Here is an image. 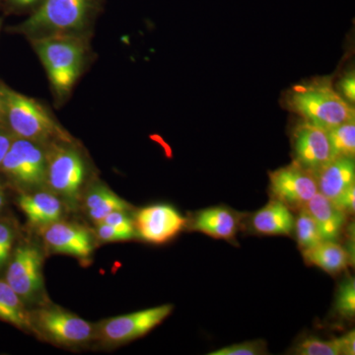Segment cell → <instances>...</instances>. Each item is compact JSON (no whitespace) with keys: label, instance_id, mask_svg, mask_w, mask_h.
Masks as SVG:
<instances>
[{"label":"cell","instance_id":"cell-1","mask_svg":"<svg viewBox=\"0 0 355 355\" xmlns=\"http://www.w3.org/2000/svg\"><path fill=\"white\" fill-rule=\"evenodd\" d=\"M282 105L303 121L326 130L355 119L354 106L338 92L331 77L295 84L282 97Z\"/></svg>","mask_w":355,"mask_h":355},{"label":"cell","instance_id":"cell-2","mask_svg":"<svg viewBox=\"0 0 355 355\" xmlns=\"http://www.w3.org/2000/svg\"><path fill=\"white\" fill-rule=\"evenodd\" d=\"M102 0H42L18 31L31 40L44 37L85 36L101 8Z\"/></svg>","mask_w":355,"mask_h":355},{"label":"cell","instance_id":"cell-3","mask_svg":"<svg viewBox=\"0 0 355 355\" xmlns=\"http://www.w3.org/2000/svg\"><path fill=\"white\" fill-rule=\"evenodd\" d=\"M33 48L43 64L51 88L58 100L69 97L88 58L85 36L44 37L31 40Z\"/></svg>","mask_w":355,"mask_h":355},{"label":"cell","instance_id":"cell-4","mask_svg":"<svg viewBox=\"0 0 355 355\" xmlns=\"http://www.w3.org/2000/svg\"><path fill=\"white\" fill-rule=\"evenodd\" d=\"M0 103L9 125L21 139L37 144L62 141L69 144L70 137L43 105L33 98L0 85Z\"/></svg>","mask_w":355,"mask_h":355},{"label":"cell","instance_id":"cell-5","mask_svg":"<svg viewBox=\"0 0 355 355\" xmlns=\"http://www.w3.org/2000/svg\"><path fill=\"white\" fill-rule=\"evenodd\" d=\"M2 169L17 183L35 188L46 181V156L37 142L24 139L11 144Z\"/></svg>","mask_w":355,"mask_h":355},{"label":"cell","instance_id":"cell-6","mask_svg":"<svg viewBox=\"0 0 355 355\" xmlns=\"http://www.w3.org/2000/svg\"><path fill=\"white\" fill-rule=\"evenodd\" d=\"M270 189L272 198L291 209H301L318 193L314 173L297 163L270 173Z\"/></svg>","mask_w":355,"mask_h":355},{"label":"cell","instance_id":"cell-7","mask_svg":"<svg viewBox=\"0 0 355 355\" xmlns=\"http://www.w3.org/2000/svg\"><path fill=\"white\" fill-rule=\"evenodd\" d=\"M172 310V305L166 304L112 318L103 322L99 335L104 342L111 345L130 342L153 330L171 314Z\"/></svg>","mask_w":355,"mask_h":355},{"label":"cell","instance_id":"cell-8","mask_svg":"<svg viewBox=\"0 0 355 355\" xmlns=\"http://www.w3.org/2000/svg\"><path fill=\"white\" fill-rule=\"evenodd\" d=\"M85 178V165L80 154L69 146L55 147L46 157V181L55 193L74 202Z\"/></svg>","mask_w":355,"mask_h":355},{"label":"cell","instance_id":"cell-9","mask_svg":"<svg viewBox=\"0 0 355 355\" xmlns=\"http://www.w3.org/2000/svg\"><path fill=\"white\" fill-rule=\"evenodd\" d=\"M43 254L34 245L16 250L6 273V282L23 301L35 300L44 288Z\"/></svg>","mask_w":355,"mask_h":355},{"label":"cell","instance_id":"cell-10","mask_svg":"<svg viewBox=\"0 0 355 355\" xmlns=\"http://www.w3.org/2000/svg\"><path fill=\"white\" fill-rule=\"evenodd\" d=\"M294 162L313 173L333 159L328 130L303 121L291 133Z\"/></svg>","mask_w":355,"mask_h":355},{"label":"cell","instance_id":"cell-11","mask_svg":"<svg viewBox=\"0 0 355 355\" xmlns=\"http://www.w3.org/2000/svg\"><path fill=\"white\" fill-rule=\"evenodd\" d=\"M35 322L44 336L60 345H81L92 338L93 328L91 324L83 318L58 308L38 311Z\"/></svg>","mask_w":355,"mask_h":355},{"label":"cell","instance_id":"cell-12","mask_svg":"<svg viewBox=\"0 0 355 355\" xmlns=\"http://www.w3.org/2000/svg\"><path fill=\"white\" fill-rule=\"evenodd\" d=\"M135 231L144 241L162 244L176 237L187 225V219L174 207L156 205L144 207L135 216Z\"/></svg>","mask_w":355,"mask_h":355},{"label":"cell","instance_id":"cell-13","mask_svg":"<svg viewBox=\"0 0 355 355\" xmlns=\"http://www.w3.org/2000/svg\"><path fill=\"white\" fill-rule=\"evenodd\" d=\"M44 239L57 253L87 259L93 251L92 239L86 229L67 222H53L46 226Z\"/></svg>","mask_w":355,"mask_h":355},{"label":"cell","instance_id":"cell-14","mask_svg":"<svg viewBox=\"0 0 355 355\" xmlns=\"http://www.w3.org/2000/svg\"><path fill=\"white\" fill-rule=\"evenodd\" d=\"M318 193L335 203L355 184L354 158L334 157L314 172Z\"/></svg>","mask_w":355,"mask_h":355},{"label":"cell","instance_id":"cell-15","mask_svg":"<svg viewBox=\"0 0 355 355\" xmlns=\"http://www.w3.org/2000/svg\"><path fill=\"white\" fill-rule=\"evenodd\" d=\"M240 227V217L227 207H210L191 217V230L202 232L216 239H234Z\"/></svg>","mask_w":355,"mask_h":355},{"label":"cell","instance_id":"cell-16","mask_svg":"<svg viewBox=\"0 0 355 355\" xmlns=\"http://www.w3.org/2000/svg\"><path fill=\"white\" fill-rule=\"evenodd\" d=\"M303 209L314 219L324 241H338L347 221L343 210L319 193Z\"/></svg>","mask_w":355,"mask_h":355},{"label":"cell","instance_id":"cell-17","mask_svg":"<svg viewBox=\"0 0 355 355\" xmlns=\"http://www.w3.org/2000/svg\"><path fill=\"white\" fill-rule=\"evenodd\" d=\"M252 227L263 235H291L294 228V216L284 203L272 198L252 217Z\"/></svg>","mask_w":355,"mask_h":355},{"label":"cell","instance_id":"cell-18","mask_svg":"<svg viewBox=\"0 0 355 355\" xmlns=\"http://www.w3.org/2000/svg\"><path fill=\"white\" fill-rule=\"evenodd\" d=\"M19 205L34 225H49L58 221L62 216V202L55 195L46 191L21 196Z\"/></svg>","mask_w":355,"mask_h":355},{"label":"cell","instance_id":"cell-19","mask_svg":"<svg viewBox=\"0 0 355 355\" xmlns=\"http://www.w3.org/2000/svg\"><path fill=\"white\" fill-rule=\"evenodd\" d=\"M306 263L316 266L324 272L336 275L349 265V254L336 241H323L303 251Z\"/></svg>","mask_w":355,"mask_h":355},{"label":"cell","instance_id":"cell-20","mask_svg":"<svg viewBox=\"0 0 355 355\" xmlns=\"http://www.w3.org/2000/svg\"><path fill=\"white\" fill-rule=\"evenodd\" d=\"M85 207L90 218L99 223L112 212L125 211L128 205L106 186L96 184L86 195Z\"/></svg>","mask_w":355,"mask_h":355},{"label":"cell","instance_id":"cell-21","mask_svg":"<svg viewBox=\"0 0 355 355\" xmlns=\"http://www.w3.org/2000/svg\"><path fill=\"white\" fill-rule=\"evenodd\" d=\"M0 319L21 329L32 327L31 318L25 309L22 299L2 280H0Z\"/></svg>","mask_w":355,"mask_h":355},{"label":"cell","instance_id":"cell-22","mask_svg":"<svg viewBox=\"0 0 355 355\" xmlns=\"http://www.w3.org/2000/svg\"><path fill=\"white\" fill-rule=\"evenodd\" d=\"M333 157L354 158L355 119L328 130Z\"/></svg>","mask_w":355,"mask_h":355},{"label":"cell","instance_id":"cell-23","mask_svg":"<svg viewBox=\"0 0 355 355\" xmlns=\"http://www.w3.org/2000/svg\"><path fill=\"white\" fill-rule=\"evenodd\" d=\"M293 229H295L298 246L302 251L324 241L314 219L305 209H299L297 218L294 219Z\"/></svg>","mask_w":355,"mask_h":355},{"label":"cell","instance_id":"cell-24","mask_svg":"<svg viewBox=\"0 0 355 355\" xmlns=\"http://www.w3.org/2000/svg\"><path fill=\"white\" fill-rule=\"evenodd\" d=\"M291 354L297 355H340L336 338L322 340L317 336H307L294 345Z\"/></svg>","mask_w":355,"mask_h":355},{"label":"cell","instance_id":"cell-25","mask_svg":"<svg viewBox=\"0 0 355 355\" xmlns=\"http://www.w3.org/2000/svg\"><path fill=\"white\" fill-rule=\"evenodd\" d=\"M336 311L343 319H354L355 315V282L349 277L338 287L336 298Z\"/></svg>","mask_w":355,"mask_h":355},{"label":"cell","instance_id":"cell-26","mask_svg":"<svg viewBox=\"0 0 355 355\" xmlns=\"http://www.w3.org/2000/svg\"><path fill=\"white\" fill-rule=\"evenodd\" d=\"M266 343L261 340L237 343L210 352L209 355H261L266 354Z\"/></svg>","mask_w":355,"mask_h":355},{"label":"cell","instance_id":"cell-27","mask_svg":"<svg viewBox=\"0 0 355 355\" xmlns=\"http://www.w3.org/2000/svg\"><path fill=\"white\" fill-rule=\"evenodd\" d=\"M97 229L98 237L104 242L128 241L135 237V233L114 227L109 224L99 222Z\"/></svg>","mask_w":355,"mask_h":355},{"label":"cell","instance_id":"cell-28","mask_svg":"<svg viewBox=\"0 0 355 355\" xmlns=\"http://www.w3.org/2000/svg\"><path fill=\"white\" fill-rule=\"evenodd\" d=\"M13 244V232L3 222H0V268L6 265Z\"/></svg>","mask_w":355,"mask_h":355},{"label":"cell","instance_id":"cell-29","mask_svg":"<svg viewBox=\"0 0 355 355\" xmlns=\"http://www.w3.org/2000/svg\"><path fill=\"white\" fill-rule=\"evenodd\" d=\"M338 92L350 105L354 106L355 101V76L354 71L347 72L338 83Z\"/></svg>","mask_w":355,"mask_h":355},{"label":"cell","instance_id":"cell-30","mask_svg":"<svg viewBox=\"0 0 355 355\" xmlns=\"http://www.w3.org/2000/svg\"><path fill=\"white\" fill-rule=\"evenodd\" d=\"M102 223L109 224L114 227L123 229V230L130 231V232L137 233L135 231V223L125 214V211H114L109 216L105 217L101 221Z\"/></svg>","mask_w":355,"mask_h":355},{"label":"cell","instance_id":"cell-31","mask_svg":"<svg viewBox=\"0 0 355 355\" xmlns=\"http://www.w3.org/2000/svg\"><path fill=\"white\" fill-rule=\"evenodd\" d=\"M336 207L343 210L345 214H354L355 210V184L345 191L335 202Z\"/></svg>","mask_w":355,"mask_h":355},{"label":"cell","instance_id":"cell-32","mask_svg":"<svg viewBox=\"0 0 355 355\" xmlns=\"http://www.w3.org/2000/svg\"><path fill=\"white\" fill-rule=\"evenodd\" d=\"M338 347H340V355H354L355 354V331L354 330L349 331L340 338H336Z\"/></svg>","mask_w":355,"mask_h":355},{"label":"cell","instance_id":"cell-33","mask_svg":"<svg viewBox=\"0 0 355 355\" xmlns=\"http://www.w3.org/2000/svg\"><path fill=\"white\" fill-rule=\"evenodd\" d=\"M11 142L10 139L7 137L4 133L0 132V165H1L2 161L6 157L7 151H8L9 147H10Z\"/></svg>","mask_w":355,"mask_h":355},{"label":"cell","instance_id":"cell-34","mask_svg":"<svg viewBox=\"0 0 355 355\" xmlns=\"http://www.w3.org/2000/svg\"><path fill=\"white\" fill-rule=\"evenodd\" d=\"M13 6L20 7V8H26V7H31L36 6L42 0H9Z\"/></svg>","mask_w":355,"mask_h":355},{"label":"cell","instance_id":"cell-35","mask_svg":"<svg viewBox=\"0 0 355 355\" xmlns=\"http://www.w3.org/2000/svg\"><path fill=\"white\" fill-rule=\"evenodd\" d=\"M4 203V193L3 190H2L1 186H0V209H1L2 205Z\"/></svg>","mask_w":355,"mask_h":355},{"label":"cell","instance_id":"cell-36","mask_svg":"<svg viewBox=\"0 0 355 355\" xmlns=\"http://www.w3.org/2000/svg\"><path fill=\"white\" fill-rule=\"evenodd\" d=\"M2 21L0 20V30H1Z\"/></svg>","mask_w":355,"mask_h":355}]
</instances>
